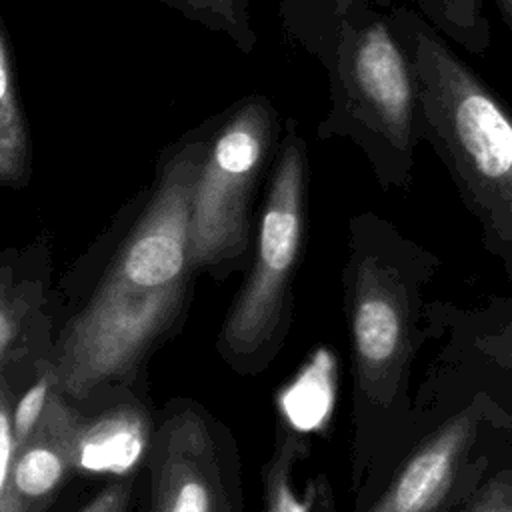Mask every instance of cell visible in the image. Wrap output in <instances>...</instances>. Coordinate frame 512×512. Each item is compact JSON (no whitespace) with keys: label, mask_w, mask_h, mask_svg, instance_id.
<instances>
[{"label":"cell","mask_w":512,"mask_h":512,"mask_svg":"<svg viewBox=\"0 0 512 512\" xmlns=\"http://www.w3.org/2000/svg\"><path fill=\"white\" fill-rule=\"evenodd\" d=\"M82 416L54 388L34 432L18 446L0 498V512H44L64 476L74 470Z\"/></svg>","instance_id":"8"},{"label":"cell","mask_w":512,"mask_h":512,"mask_svg":"<svg viewBox=\"0 0 512 512\" xmlns=\"http://www.w3.org/2000/svg\"><path fill=\"white\" fill-rule=\"evenodd\" d=\"M352 346L364 390L384 396L406 348V308L394 272L366 256L354 276Z\"/></svg>","instance_id":"7"},{"label":"cell","mask_w":512,"mask_h":512,"mask_svg":"<svg viewBox=\"0 0 512 512\" xmlns=\"http://www.w3.org/2000/svg\"><path fill=\"white\" fill-rule=\"evenodd\" d=\"M332 32L334 108L322 136L352 138L382 184L404 186L422 142L418 88L390 14L378 12L370 0H346Z\"/></svg>","instance_id":"3"},{"label":"cell","mask_w":512,"mask_h":512,"mask_svg":"<svg viewBox=\"0 0 512 512\" xmlns=\"http://www.w3.org/2000/svg\"><path fill=\"white\" fill-rule=\"evenodd\" d=\"M32 304L24 284H16L8 268L0 270V366L20 338ZM2 372V370H0Z\"/></svg>","instance_id":"15"},{"label":"cell","mask_w":512,"mask_h":512,"mask_svg":"<svg viewBox=\"0 0 512 512\" xmlns=\"http://www.w3.org/2000/svg\"><path fill=\"white\" fill-rule=\"evenodd\" d=\"M128 486L112 484L106 490L98 492L82 510L78 512H126L128 506Z\"/></svg>","instance_id":"18"},{"label":"cell","mask_w":512,"mask_h":512,"mask_svg":"<svg viewBox=\"0 0 512 512\" xmlns=\"http://www.w3.org/2000/svg\"><path fill=\"white\" fill-rule=\"evenodd\" d=\"M186 18L208 26L214 32L230 36L240 50L250 52L256 34L250 24L248 0H162Z\"/></svg>","instance_id":"14"},{"label":"cell","mask_w":512,"mask_h":512,"mask_svg":"<svg viewBox=\"0 0 512 512\" xmlns=\"http://www.w3.org/2000/svg\"><path fill=\"white\" fill-rule=\"evenodd\" d=\"M420 14L450 42L472 54H486L492 46V24L484 0H414ZM376 8L392 0H370Z\"/></svg>","instance_id":"13"},{"label":"cell","mask_w":512,"mask_h":512,"mask_svg":"<svg viewBox=\"0 0 512 512\" xmlns=\"http://www.w3.org/2000/svg\"><path fill=\"white\" fill-rule=\"evenodd\" d=\"M12 412H14V404H12L10 386L4 378V374L0 372V498L4 494L8 472H10L12 458H14Z\"/></svg>","instance_id":"17"},{"label":"cell","mask_w":512,"mask_h":512,"mask_svg":"<svg viewBox=\"0 0 512 512\" xmlns=\"http://www.w3.org/2000/svg\"><path fill=\"white\" fill-rule=\"evenodd\" d=\"M292 450L284 446L266 474V512H310L312 496L300 498L290 482Z\"/></svg>","instance_id":"16"},{"label":"cell","mask_w":512,"mask_h":512,"mask_svg":"<svg viewBox=\"0 0 512 512\" xmlns=\"http://www.w3.org/2000/svg\"><path fill=\"white\" fill-rule=\"evenodd\" d=\"M478 348L500 366L512 370V326H508L498 334L484 336L478 342Z\"/></svg>","instance_id":"19"},{"label":"cell","mask_w":512,"mask_h":512,"mask_svg":"<svg viewBox=\"0 0 512 512\" xmlns=\"http://www.w3.org/2000/svg\"><path fill=\"white\" fill-rule=\"evenodd\" d=\"M494 2H496L500 20L508 28V32H512V0H494Z\"/></svg>","instance_id":"20"},{"label":"cell","mask_w":512,"mask_h":512,"mask_svg":"<svg viewBox=\"0 0 512 512\" xmlns=\"http://www.w3.org/2000/svg\"><path fill=\"white\" fill-rule=\"evenodd\" d=\"M476 512H512V504H490L482 510H476Z\"/></svg>","instance_id":"21"},{"label":"cell","mask_w":512,"mask_h":512,"mask_svg":"<svg viewBox=\"0 0 512 512\" xmlns=\"http://www.w3.org/2000/svg\"><path fill=\"white\" fill-rule=\"evenodd\" d=\"M418 88V134L466 202L512 238V108L448 40L408 6L390 12Z\"/></svg>","instance_id":"2"},{"label":"cell","mask_w":512,"mask_h":512,"mask_svg":"<svg viewBox=\"0 0 512 512\" xmlns=\"http://www.w3.org/2000/svg\"><path fill=\"white\" fill-rule=\"evenodd\" d=\"M150 424L140 406H116L82 418L74 470L86 474H128L144 456Z\"/></svg>","instance_id":"10"},{"label":"cell","mask_w":512,"mask_h":512,"mask_svg":"<svg viewBox=\"0 0 512 512\" xmlns=\"http://www.w3.org/2000/svg\"><path fill=\"white\" fill-rule=\"evenodd\" d=\"M306 174V142L290 120L260 218L254 264L222 326V344L232 356L258 354L280 326L302 242Z\"/></svg>","instance_id":"5"},{"label":"cell","mask_w":512,"mask_h":512,"mask_svg":"<svg viewBox=\"0 0 512 512\" xmlns=\"http://www.w3.org/2000/svg\"><path fill=\"white\" fill-rule=\"evenodd\" d=\"M210 142L180 146L86 306L68 322L54 360L62 394L84 398L128 376L176 318L188 264L194 188Z\"/></svg>","instance_id":"1"},{"label":"cell","mask_w":512,"mask_h":512,"mask_svg":"<svg viewBox=\"0 0 512 512\" xmlns=\"http://www.w3.org/2000/svg\"><path fill=\"white\" fill-rule=\"evenodd\" d=\"M336 376L334 354L318 348L292 382L280 390L278 408L282 418L298 432L322 430L334 412Z\"/></svg>","instance_id":"11"},{"label":"cell","mask_w":512,"mask_h":512,"mask_svg":"<svg viewBox=\"0 0 512 512\" xmlns=\"http://www.w3.org/2000/svg\"><path fill=\"white\" fill-rule=\"evenodd\" d=\"M474 436L470 414L436 430L400 468L368 512H436L452 488L460 458Z\"/></svg>","instance_id":"9"},{"label":"cell","mask_w":512,"mask_h":512,"mask_svg":"<svg viewBox=\"0 0 512 512\" xmlns=\"http://www.w3.org/2000/svg\"><path fill=\"white\" fill-rule=\"evenodd\" d=\"M278 130L272 104L252 96L214 134L192 198L190 268L214 270L244 254L256 184L270 160Z\"/></svg>","instance_id":"4"},{"label":"cell","mask_w":512,"mask_h":512,"mask_svg":"<svg viewBox=\"0 0 512 512\" xmlns=\"http://www.w3.org/2000/svg\"><path fill=\"white\" fill-rule=\"evenodd\" d=\"M150 512H230L214 440L194 410L178 412L158 434Z\"/></svg>","instance_id":"6"},{"label":"cell","mask_w":512,"mask_h":512,"mask_svg":"<svg viewBox=\"0 0 512 512\" xmlns=\"http://www.w3.org/2000/svg\"><path fill=\"white\" fill-rule=\"evenodd\" d=\"M30 174V136L0 30V184H22Z\"/></svg>","instance_id":"12"}]
</instances>
